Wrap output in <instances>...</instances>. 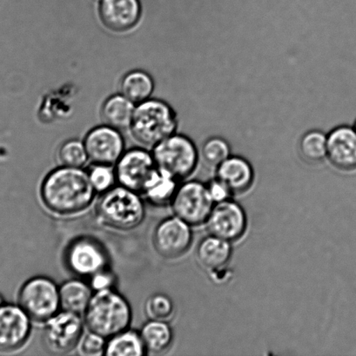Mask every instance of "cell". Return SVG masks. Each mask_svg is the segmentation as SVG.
Segmentation results:
<instances>
[{"mask_svg": "<svg viewBox=\"0 0 356 356\" xmlns=\"http://www.w3.org/2000/svg\"><path fill=\"white\" fill-rule=\"evenodd\" d=\"M120 90L122 95L132 103L139 104L151 99L155 90V81L148 72L143 70H132L122 78Z\"/></svg>", "mask_w": 356, "mask_h": 356, "instance_id": "22", "label": "cell"}, {"mask_svg": "<svg viewBox=\"0 0 356 356\" xmlns=\"http://www.w3.org/2000/svg\"><path fill=\"white\" fill-rule=\"evenodd\" d=\"M327 159L343 172L356 170V132L353 127L341 125L327 134Z\"/></svg>", "mask_w": 356, "mask_h": 356, "instance_id": "16", "label": "cell"}, {"mask_svg": "<svg viewBox=\"0 0 356 356\" xmlns=\"http://www.w3.org/2000/svg\"><path fill=\"white\" fill-rule=\"evenodd\" d=\"M89 331L110 338L129 329L132 319L130 305L114 289L93 293L83 315Z\"/></svg>", "mask_w": 356, "mask_h": 356, "instance_id": "2", "label": "cell"}, {"mask_svg": "<svg viewBox=\"0 0 356 356\" xmlns=\"http://www.w3.org/2000/svg\"><path fill=\"white\" fill-rule=\"evenodd\" d=\"M174 302L169 296L155 293L145 302V313L149 320L167 321L173 316Z\"/></svg>", "mask_w": 356, "mask_h": 356, "instance_id": "28", "label": "cell"}, {"mask_svg": "<svg viewBox=\"0 0 356 356\" xmlns=\"http://www.w3.org/2000/svg\"><path fill=\"white\" fill-rule=\"evenodd\" d=\"M327 135L315 130L307 132L299 143L300 154L305 161L318 163L327 159Z\"/></svg>", "mask_w": 356, "mask_h": 356, "instance_id": "25", "label": "cell"}, {"mask_svg": "<svg viewBox=\"0 0 356 356\" xmlns=\"http://www.w3.org/2000/svg\"><path fill=\"white\" fill-rule=\"evenodd\" d=\"M31 320L17 305L0 307V351L19 350L27 343L31 333Z\"/></svg>", "mask_w": 356, "mask_h": 356, "instance_id": "14", "label": "cell"}, {"mask_svg": "<svg viewBox=\"0 0 356 356\" xmlns=\"http://www.w3.org/2000/svg\"><path fill=\"white\" fill-rule=\"evenodd\" d=\"M17 305L31 320L45 323L61 309L59 286L44 275L31 277L21 286Z\"/></svg>", "mask_w": 356, "mask_h": 356, "instance_id": "6", "label": "cell"}, {"mask_svg": "<svg viewBox=\"0 0 356 356\" xmlns=\"http://www.w3.org/2000/svg\"><path fill=\"white\" fill-rule=\"evenodd\" d=\"M171 205L174 216L191 226H199L207 222L215 202L207 184L189 180L178 186Z\"/></svg>", "mask_w": 356, "mask_h": 356, "instance_id": "8", "label": "cell"}, {"mask_svg": "<svg viewBox=\"0 0 356 356\" xmlns=\"http://www.w3.org/2000/svg\"><path fill=\"white\" fill-rule=\"evenodd\" d=\"M207 186L209 195H210L212 200L214 201L215 204L229 200L233 195L229 187L217 177L209 181V183L207 184Z\"/></svg>", "mask_w": 356, "mask_h": 356, "instance_id": "32", "label": "cell"}, {"mask_svg": "<svg viewBox=\"0 0 356 356\" xmlns=\"http://www.w3.org/2000/svg\"><path fill=\"white\" fill-rule=\"evenodd\" d=\"M141 194L121 185L104 192L97 202L99 221L108 228L131 230L144 221L146 209Z\"/></svg>", "mask_w": 356, "mask_h": 356, "instance_id": "4", "label": "cell"}, {"mask_svg": "<svg viewBox=\"0 0 356 356\" xmlns=\"http://www.w3.org/2000/svg\"><path fill=\"white\" fill-rule=\"evenodd\" d=\"M216 177L229 187L233 195H240L252 187L254 170L246 159L231 155L216 168Z\"/></svg>", "mask_w": 356, "mask_h": 356, "instance_id": "17", "label": "cell"}, {"mask_svg": "<svg viewBox=\"0 0 356 356\" xmlns=\"http://www.w3.org/2000/svg\"><path fill=\"white\" fill-rule=\"evenodd\" d=\"M191 225L177 216H169L157 225L153 242L157 252L167 259L183 257L193 243Z\"/></svg>", "mask_w": 356, "mask_h": 356, "instance_id": "12", "label": "cell"}, {"mask_svg": "<svg viewBox=\"0 0 356 356\" xmlns=\"http://www.w3.org/2000/svg\"><path fill=\"white\" fill-rule=\"evenodd\" d=\"M107 343V338L89 331V333L82 337L79 341L78 345L79 353L85 356L104 355Z\"/></svg>", "mask_w": 356, "mask_h": 356, "instance_id": "30", "label": "cell"}, {"mask_svg": "<svg viewBox=\"0 0 356 356\" xmlns=\"http://www.w3.org/2000/svg\"><path fill=\"white\" fill-rule=\"evenodd\" d=\"M93 293L90 284H87L82 279H70L63 282L59 286L61 309L84 315Z\"/></svg>", "mask_w": 356, "mask_h": 356, "instance_id": "20", "label": "cell"}, {"mask_svg": "<svg viewBox=\"0 0 356 356\" xmlns=\"http://www.w3.org/2000/svg\"><path fill=\"white\" fill-rule=\"evenodd\" d=\"M88 172L91 183L97 193H104L114 186L116 179L114 165L93 163Z\"/></svg>", "mask_w": 356, "mask_h": 356, "instance_id": "29", "label": "cell"}, {"mask_svg": "<svg viewBox=\"0 0 356 356\" xmlns=\"http://www.w3.org/2000/svg\"><path fill=\"white\" fill-rule=\"evenodd\" d=\"M142 13L139 0H100L99 16L103 26L114 33L134 29Z\"/></svg>", "mask_w": 356, "mask_h": 356, "instance_id": "15", "label": "cell"}, {"mask_svg": "<svg viewBox=\"0 0 356 356\" xmlns=\"http://www.w3.org/2000/svg\"><path fill=\"white\" fill-rule=\"evenodd\" d=\"M146 353L139 331L127 329L108 338L104 355L107 356H143Z\"/></svg>", "mask_w": 356, "mask_h": 356, "instance_id": "23", "label": "cell"}, {"mask_svg": "<svg viewBox=\"0 0 356 356\" xmlns=\"http://www.w3.org/2000/svg\"><path fill=\"white\" fill-rule=\"evenodd\" d=\"M83 141L89 160L93 163L115 165L125 152L121 131L105 124L93 128Z\"/></svg>", "mask_w": 356, "mask_h": 356, "instance_id": "13", "label": "cell"}, {"mask_svg": "<svg viewBox=\"0 0 356 356\" xmlns=\"http://www.w3.org/2000/svg\"><path fill=\"white\" fill-rule=\"evenodd\" d=\"M136 104L121 93L107 97L101 106L100 115L103 123L118 131L131 127Z\"/></svg>", "mask_w": 356, "mask_h": 356, "instance_id": "19", "label": "cell"}, {"mask_svg": "<svg viewBox=\"0 0 356 356\" xmlns=\"http://www.w3.org/2000/svg\"><path fill=\"white\" fill-rule=\"evenodd\" d=\"M58 159L62 166L83 168L89 160L84 141L69 139L63 143L58 151Z\"/></svg>", "mask_w": 356, "mask_h": 356, "instance_id": "26", "label": "cell"}, {"mask_svg": "<svg viewBox=\"0 0 356 356\" xmlns=\"http://www.w3.org/2000/svg\"><path fill=\"white\" fill-rule=\"evenodd\" d=\"M206 225L210 235L233 243L245 235L247 216L242 206L230 198L215 204Z\"/></svg>", "mask_w": 356, "mask_h": 356, "instance_id": "11", "label": "cell"}, {"mask_svg": "<svg viewBox=\"0 0 356 356\" xmlns=\"http://www.w3.org/2000/svg\"><path fill=\"white\" fill-rule=\"evenodd\" d=\"M176 178L160 172L153 177L142 195L150 204L155 206L171 204L179 184Z\"/></svg>", "mask_w": 356, "mask_h": 356, "instance_id": "24", "label": "cell"}, {"mask_svg": "<svg viewBox=\"0 0 356 356\" xmlns=\"http://www.w3.org/2000/svg\"><path fill=\"white\" fill-rule=\"evenodd\" d=\"M116 277L109 268L98 272L90 277V285L94 292L114 289Z\"/></svg>", "mask_w": 356, "mask_h": 356, "instance_id": "31", "label": "cell"}, {"mask_svg": "<svg viewBox=\"0 0 356 356\" xmlns=\"http://www.w3.org/2000/svg\"><path fill=\"white\" fill-rule=\"evenodd\" d=\"M96 193L88 172L75 167L61 165L52 170L45 176L40 187L44 205L59 216L85 211L93 204Z\"/></svg>", "mask_w": 356, "mask_h": 356, "instance_id": "1", "label": "cell"}, {"mask_svg": "<svg viewBox=\"0 0 356 356\" xmlns=\"http://www.w3.org/2000/svg\"><path fill=\"white\" fill-rule=\"evenodd\" d=\"M202 159L207 165L217 167L231 156V147L226 139L212 137L206 140L201 149Z\"/></svg>", "mask_w": 356, "mask_h": 356, "instance_id": "27", "label": "cell"}, {"mask_svg": "<svg viewBox=\"0 0 356 356\" xmlns=\"http://www.w3.org/2000/svg\"><path fill=\"white\" fill-rule=\"evenodd\" d=\"M178 124L179 121L173 108L166 101L151 97L136 104L129 130L139 144L153 148L169 136L176 134Z\"/></svg>", "mask_w": 356, "mask_h": 356, "instance_id": "3", "label": "cell"}, {"mask_svg": "<svg viewBox=\"0 0 356 356\" xmlns=\"http://www.w3.org/2000/svg\"><path fill=\"white\" fill-rule=\"evenodd\" d=\"M146 353H165L172 346L173 331L167 321L149 320L139 330Z\"/></svg>", "mask_w": 356, "mask_h": 356, "instance_id": "21", "label": "cell"}, {"mask_svg": "<svg viewBox=\"0 0 356 356\" xmlns=\"http://www.w3.org/2000/svg\"><path fill=\"white\" fill-rule=\"evenodd\" d=\"M117 183L129 190L143 194L148 184L158 173L152 152L144 148L125 151L114 165Z\"/></svg>", "mask_w": 356, "mask_h": 356, "instance_id": "10", "label": "cell"}, {"mask_svg": "<svg viewBox=\"0 0 356 356\" xmlns=\"http://www.w3.org/2000/svg\"><path fill=\"white\" fill-rule=\"evenodd\" d=\"M353 128H354V130H355V132H356V120H355V124H354V127H353Z\"/></svg>", "mask_w": 356, "mask_h": 356, "instance_id": "34", "label": "cell"}, {"mask_svg": "<svg viewBox=\"0 0 356 356\" xmlns=\"http://www.w3.org/2000/svg\"><path fill=\"white\" fill-rule=\"evenodd\" d=\"M65 267L79 277H93L109 268V256L106 248L93 237L82 236L71 241L64 252Z\"/></svg>", "mask_w": 356, "mask_h": 356, "instance_id": "7", "label": "cell"}, {"mask_svg": "<svg viewBox=\"0 0 356 356\" xmlns=\"http://www.w3.org/2000/svg\"><path fill=\"white\" fill-rule=\"evenodd\" d=\"M5 303H6L5 299H3V296L1 294H0V307L5 305Z\"/></svg>", "mask_w": 356, "mask_h": 356, "instance_id": "33", "label": "cell"}, {"mask_svg": "<svg viewBox=\"0 0 356 356\" xmlns=\"http://www.w3.org/2000/svg\"><path fill=\"white\" fill-rule=\"evenodd\" d=\"M44 344L54 355H65L78 347L85 322L79 314L59 312L45 323Z\"/></svg>", "mask_w": 356, "mask_h": 356, "instance_id": "9", "label": "cell"}, {"mask_svg": "<svg viewBox=\"0 0 356 356\" xmlns=\"http://www.w3.org/2000/svg\"><path fill=\"white\" fill-rule=\"evenodd\" d=\"M232 254L231 243L212 235L206 236L197 247L198 261L211 272L223 270L231 260Z\"/></svg>", "mask_w": 356, "mask_h": 356, "instance_id": "18", "label": "cell"}, {"mask_svg": "<svg viewBox=\"0 0 356 356\" xmlns=\"http://www.w3.org/2000/svg\"><path fill=\"white\" fill-rule=\"evenodd\" d=\"M152 149V154L160 172L178 181L189 177L196 169L198 149L187 136L176 132Z\"/></svg>", "mask_w": 356, "mask_h": 356, "instance_id": "5", "label": "cell"}]
</instances>
